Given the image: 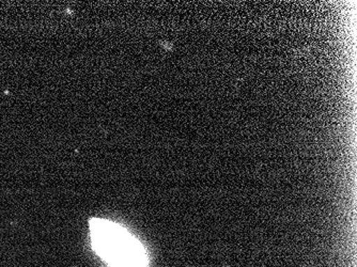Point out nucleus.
I'll use <instances>...</instances> for the list:
<instances>
[{
	"instance_id": "1",
	"label": "nucleus",
	"mask_w": 357,
	"mask_h": 267,
	"mask_svg": "<svg viewBox=\"0 0 357 267\" xmlns=\"http://www.w3.org/2000/svg\"><path fill=\"white\" fill-rule=\"evenodd\" d=\"M92 246L109 267H147L144 246L123 227L107 222H90Z\"/></svg>"
}]
</instances>
